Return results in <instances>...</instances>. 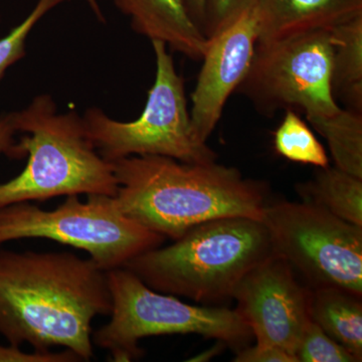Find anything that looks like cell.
<instances>
[{"mask_svg":"<svg viewBox=\"0 0 362 362\" xmlns=\"http://www.w3.org/2000/svg\"><path fill=\"white\" fill-rule=\"evenodd\" d=\"M18 158L28 157L25 169L0 185V209L58 197L105 194L115 197L113 164L98 153L75 109L59 113L54 98L42 94L16 112Z\"/></svg>","mask_w":362,"mask_h":362,"instance_id":"obj_4","label":"cell"},{"mask_svg":"<svg viewBox=\"0 0 362 362\" xmlns=\"http://www.w3.org/2000/svg\"><path fill=\"white\" fill-rule=\"evenodd\" d=\"M264 225L274 254L315 287L362 295V226L310 202L266 204Z\"/></svg>","mask_w":362,"mask_h":362,"instance_id":"obj_9","label":"cell"},{"mask_svg":"<svg viewBox=\"0 0 362 362\" xmlns=\"http://www.w3.org/2000/svg\"><path fill=\"white\" fill-rule=\"evenodd\" d=\"M310 318L326 334L362 361V303L341 288L315 287L309 296Z\"/></svg>","mask_w":362,"mask_h":362,"instance_id":"obj_14","label":"cell"},{"mask_svg":"<svg viewBox=\"0 0 362 362\" xmlns=\"http://www.w3.org/2000/svg\"><path fill=\"white\" fill-rule=\"evenodd\" d=\"M65 1L39 0L25 20L0 39V81L11 66L26 56V40L37 23L52 9Z\"/></svg>","mask_w":362,"mask_h":362,"instance_id":"obj_19","label":"cell"},{"mask_svg":"<svg viewBox=\"0 0 362 362\" xmlns=\"http://www.w3.org/2000/svg\"><path fill=\"white\" fill-rule=\"evenodd\" d=\"M257 2L258 0H207L202 32L211 39Z\"/></svg>","mask_w":362,"mask_h":362,"instance_id":"obj_21","label":"cell"},{"mask_svg":"<svg viewBox=\"0 0 362 362\" xmlns=\"http://www.w3.org/2000/svg\"><path fill=\"white\" fill-rule=\"evenodd\" d=\"M223 347V345H221ZM221 343H218V344L214 345L213 349L209 350H206V352H202V354H199V356H195L194 358L189 359V361H209L211 357L214 356V354L216 352L220 351L221 349Z\"/></svg>","mask_w":362,"mask_h":362,"instance_id":"obj_26","label":"cell"},{"mask_svg":"<svg viewBox=\"0 0 362 362\" xmlns=\"http://www.w3.org/2000/svg\"><path fill=\"white\" fill-rule=\"evenodd\" d=\"M308 122L325 138L335 166L362 178V113L345 108Z\"/></svg>","mask_w":362,"mask_h":362,"instance_id":"obj_17","label":"cell"},{"mask_svg":"<svg viewBox=\"0 0 362 362\" xmlns=\"http://www.w3.org/2000/svg\"><path fill=\"white\" fill-rule=\"evenodd\" d=\"M185 2H187L190 16H192V20L195 21V23L202 30L204 16H206L207 0H185Z\"/></svg>","mask_w":362,"mask_h":362,"instance_id":"obj_25","label":"cell"},{"mask_svg":"<svg viewBox=\"0 0 362 362\" xmlns=\"http://www.w3.org/2000/svg\"><path fill=\"white\" fill-rule=\"evenodd\" d=\"M18 133L16 125V112L0 114V154H6L11 158H18L16 142Z\"/></svg>","mask_w":362,"mask_h":362,"instance_id":"obj_24","label":"cell"},{"mask_svg":"<svg viewBox=\"0 0 362 362\" xmlns=\"http://www.w3.org/2000/svg\"><path fill=\"white\" fill-rule=\"evenodd\" d=\"M273 254L263 221L232 216L195 226L124 267L156 291L211 302L232 297L247 272Z\"/></svg>","mask_w":362,"mask_h":362,"instance_id":"obj_3","label":"cell"},{"mask_svg":"<svg viewBox=\"0 0 362 362\" xmlns=\"http://www.w3.org/2000/svg\"><path fill=\"white\" fill-rule=\"evenodd\" d=\"M309 296L310 289L298 282L292 267L276 254L247 272L232 295L257 342L293 356L311 321Z\"/></svg>","mask_w":362,"mask_h":362,"instance_id":"obj_10","label":"cell"},{"mask_svg":"<svg viewBox=\"0 0 362 362\" xmlns=\"http://www.w3.org/2000/svg\"><path fill=\"white\" fill-rule=\"evenodd\" d=\"M297 362H357L351 352L310 321L305 328L294 352Z\"/></svg>","mask_w":362,"mask_h":362,"instance_id":"obj_20","label":"cell"},{"mask_svg":"<svg viewBox=\"0 0 362 362\" xmlns=\"http://www.w3.org/2000/svg\"><path fill=\"white\" fill-rule=\"evenodd\" d=\"M274 145L277 153L289 160L318 168L329 165L323 145L293 109L286 110L284 119L274 136Z\"/></svg>","mask_w":362,"mask_h":362,"instance_id":"obj_18","label":"cell"},{"mask_svg":"<svg viewBox=\"0 0 362 362\" xmlns=\"http://www.w3.org/2000/svg\"><path fill=\"white\" fill-rule=\"evenodd\" d=\"M330 30L257 42L251 66L237 92L266 116L282 109H303L307 120L341 110L331 88Z\"/></svg>","mask_w":362,"mask_h":362,"instance_id":"obj_8","label":"cell"},{"mask_svg":"<svg viewBox=\"0 0 362 362\" xmlns=\"http://www.w3.org/2000/svg\"><path fill=\"white\" fill-rule=\"evenodd\" d=\"M156 81L141 115L131 122L112 119L90 107L83 115L86 132L98 153L114 162L134 156L170 157L187 163H209L216 154L195 141L185 97V82L176 71L168 45L152 40Z\"/></svg>","mask_w":362,"mask_h":362,"instance_id":"obj_7","label":"cell"},{"mask_svg":"<svg viewBox=\"0 0 362 362\" xmlns=\"http://www.w3.org/2000/svg\"><path fill=\"white\" fill-rule=\"evenodd\" d=\"M86 2H87L88 6H89L92 13L96 16L97 20L101 21V23H105L106 20H105L103 11H102L101 6H100L98 0H86Z\"/></svg>","mask_w":362,"mask_h":362,"instance_id":"obj_27","label":"cell"},{"mask_svg":"<svg viewBox=\"0 0 362 362\" xmlns=\"http://www.w3.org/2000/svg\"><path fill=\"white\" fill-rule=\"evenodd\" d=\"M131 28L150 40L164 42L192 59H202L209 45L188 11L185 0H114Z\"/></svg>","mask_w":362,"mask_h":362,"instance_id":"obj_12","label":"cell"},{"mask_svg":"<svg viewBox=\"0 0 362 362\" xmlns=\"http://www.w3.org/2000/svg\"><path fill=\"white\" fill-rule=\"evenodd\" d=\"M331 88L335 100L362 113V13L330 28Z\"/></svg>","mask_w":362,"mask_h":362,"instance_id":"obj_15","label":"cell"},{"mask_svg":"<svg viewBox=\"0 0 362 362\" xmlns=\"http://www.w3.org/2000/svg\"><path fill=\"white\" fill-rule=\"evenodd\" d=\"M297 190L304 202L362 226V178L328 165L318 168L314 177L301 183Z\"/></svg>","mask_w":362,"mask_h":362,"instance_id":"obj_16","label":"cell"},{"mask_svg":"<svg viewBox=\"0 0 362 362\" xmlns=\"http://www.w3.org/2000/svg\"><path fill=\"white\" fill-rule=\"evenodd\" d=\"M111 310L107 271L92 259L0 250V334L9 344L61 346L90 361L93 320Z\"/></svg>","mask_w":362,"mask_h":362,"instance_id":"obj_1","label":"cell"},{"mask_svg":"<svg viewBox=\"0 0 362 362\" xmlns=\"http://www.w3.org/2000/svg\"><path fill=\"white\" fill-rule=\"evenodd\" d=\"M82 361L71 350L64 349L63 351H37L25 352L20 346H1L0 345V362H78Z\"/></svg>","mask_w":362,"mask_h":362,"instance_id":"obj_22","label":"cell"},{"mask_svg":"<svg viewBox=\"0 0 362 362\" xmlns=\"http://www.w3.org/2000/svg\"><path fill=\"white\" fill-rule=\"evenodd\" d=\"M259 37L256 4L209 39L192 95L190 124L195 141L206 144L228 98L247 75Z\"/></svg>","mask_w":362,"mask_h":362,"instance_id":"obj_11","label":"cell"},{"mask_svg":"<svg viewBox=\"0 0 362 362\" xmlns=\"http://www.w3.org/2000/svg\"><path fill=\"white\" fill-rule=\"evenodd\" d=\"M112 164L119 209L165 239H178L216 218H263L265 187L246 180L238 169L160 156L125 157Z\"/></svg>","mask_w":362,"mask_h":362,"instance_id":"obj_2","label":"cell"},{"mask_svg":"<svg viewBox=\"0 0 362 362\" xmlns=\"http://www.w3.org/2000/svg\"><path fill=\"white\" fill-rule=\"evenodd\" d=\"M235 362H297L289 352L274 345L257 342L254 346L240 350Z\"/></svg>","mask_w":362,"mask_h":362,"instance_id":"obj_23","label":"cell"},{"mask_svg":"<svg viewBox=\"0 0 362 362\" xmlns=\"http://www.w3.org/2000/svg\"><path fill=\"white\" fill-rule=\"evenodd\" d=\"M258 42L330 30L362 13V0H258Z\"/></svg>","mask_w":362,"mask_h":362,"instance_id":"obj_13","label":"cell"},{"mask_svg":"<svg viewBox=\"0 0 362 362\" xmlns=\"http://www.w3.org/2000/svg\"><path fill=\"white\" fill-rule=\"evenodd\" d=\"M47 239L88 252L105 271L124 267L142 252L160 247L165 238L128 218L115 197L68 195L52 211L30 202L0 209V245L11 240Z\"/></svg>","mask_w":362,"mask_h":362,"instance_id":"obj_6","label":"cell"},{"mask_svg":"<svg viewBox=\"0 0 362 362\" xmlns=\"http://www.w3.org/2000/svg\"><path fill=\"white\" fill-rule=\"evenodd\" d=\"M112 299L111 319L93 331V344L107 350L112 361L140 358L142 338L199 334L240 346L252 337L237 310L195 306L173 295L151 289L125 267L107 271Z\"/></svg>","mask_w":362,"mask_h":362,"instance_id":"obj_5","label":"cell"}]
</instances>
